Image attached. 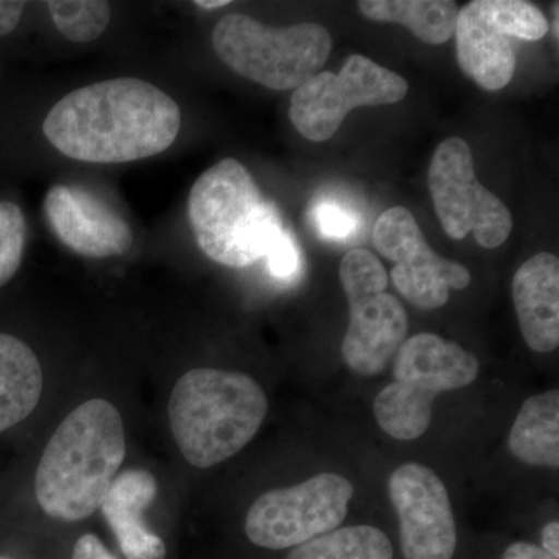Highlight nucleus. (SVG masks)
<instances>
[{"label": "nucleus", "mask_w": 559, "mask_h": 559, "mask_svg": "<svg viewBox=\"0 0 559 559\" xmlns=\"http://www.w3.org/2000/svg\"><path fill=\"white\" fill-rule=\"evenodd\" d=\"M180 109L148 81H98L62 97L43 123L51 146L73 160L127 164L157 156L178 139Z\"/></svg>", "instance_id": "nucleus-1"}, {"label": "nucleus", "mask_w": 559, "mask_h": 559, "mask_svg": "<svg viewBox=\"0 0 559 559\" xmlns=\"http://www.w3.org/2000/svg\"><path fill=\"white\" fill-rule=\"evenodd\" d=\"M127 455L123 418L106 400L80 404L43 452L35 491L47 516L79 522L100 509Z\"/></svg>", "instance_id": "nucleus-2"}, {"label": "nucleus", "mask_w": 559, "mask_h": 559, "mask_svg": "<svg viewBox=\"0 0 559 559\" xmlns=\"http://www.w3.org/2000/svg\"><path fill=\"white\" fill-rule=\"evenodd\" d=\"M266 415V393L240 371H187L168 401L173 439L197 468H212L237 455L257 436Z\"/></svg>", "instance_id": "nucleus-3"}, {"label": "nucleus", "mask_w": 559, "mask_h": 559, "mask_svg": "<svg viewBox=\"0 0 559 559\" xmlns=\"http://www.w3.org/2000/svg\"><path fill=\"white\" fill-rule=\"evenodd\" d=\"M189 221L202 252L234 270L266 259L285 230L277 205L263 197L248 168L231 157L202 173L191 187Z\"/></svg>", "instance_id": "nucleus-4"}, {"label": "nucleus", "mask_w": 559, "mask_h": 559, "mask_svg": "<svg viewBox=\"0 0 559 559\" xmlns=\"http://www.w3.org/2000/svg\"><path fill=\"white\" fill-rule=\"evenodd\" d=\"M479 367L476 356L457 342L433 333L415 334L396 352L395 381L374 400L378 425L393 439H419L429 429L433 400L440 393L473 384Z\"/></svg>", "instance_id": "nucleus-5"}, {"label": "nucleus", "mask_w": 559, "mask_h": 559, "mask_svg": "<svg viewBox=\"0 0 559 559\" xmlns=\"http://www.w3.org/2000/svg\"><path fill=\"white\" fill-rule=\"evenodd\" d=\"M213 50L227 68L272 91H296L329 60L333 39L323 25L267 27L246 14H227L213 28Z\"/></svg>", "instance_id": "nucleus-6"}, {"label": "nucleus", "mask_w": 559, "mask_h": 559, "mask_svg": "<svg viewBox=\"0 0 559 559\" xmlns=\"http://www.w3.org/2000/svg\"><path fill=\"white\" fill-rule=\"evenodd\" d=\"M340 277L349 304L342 358L356 374L374 377L406 341L407 312L396 297L385 293L388 271L370 250H349L342 259Z\"/></svg>", "instance_id": "nucleus-7"}, {"label": "nucleus", "mask_w": 559, "mask_h": 559, "mask_svg": "<svg viewBox=\"0 0 559 559\" xmlns=\"http://www.w3.org/2000/svg\"><path fill=\"white\" fill-rule=\"evenodd\" d=\"M550 31L543 11L524 0H474L459 11L460 69L485 91L509 86L516 72L513 39L539 40Z\"/></svg>", "instance_id": "nucleus-8"}, {"label": "nucleus", "mask_w": 559, "mask_h": 559, "mask_svg": "<svg viewBox=\"0 0 559 559\" xmlns=\"http://www.w3.org/2000/svg\"><path fill=\"white\" fill-rule=\"evenodd\" d=\"M355 496L341 474L322 473L296 487L264 492L246 516L250 543L270 550L289 549L340 528Z\"/></svg>", "instance_id": "nucleus-9"}, {"label": "nucleus", "mask_w": 559, "mask_h": 559, "mask_svg": "<svg viewBox=\"0 0 559 559\" xmlns=\"http://www.w3.org/2000/svg\"><path fill=\"white\" fill-rule=\"evenodd\" d=\"M428 186L441 227L452 240L474 234L484 249L499 248L509 240L513 216L477 179L465 140L451 138L437 146L429 164Z\"/></svg>", "instance_id": "nucleus-10"}, {"label": "nucleus", "mask_w": 559, "mask_h": 559, "mask_svg": "<svg viewBox=\"0 0 559 559\" xmlns=\"http://www.w3.org/2000/svg\"><path fill=\"white\" fill-rule=\"evenodd\" d=\"M407 91V81L399 73L355 53L345 61L340 75L319 72L294 91L290 123L305 139L325 142L353 109L393 105L403 100Z\"/></svg>", "instance_id": "nucleus-11"}, {"label": "nucleus", "mask_w": 559, "mask_h": 559, "mask_svg": "<svg viewBox=\"0 0 559 559\" xmlns=\"http://www.w3.org/2000/svg\"><path fill=\"white\" fill-rule=\"evenodd\" d=\"M373 242L382 257L395 263L390 277L414 307L437 310L448 304L451 289L469 286V271L433 252L406 207L399 205L382 213L374 224Z\"/></svg>", "instance_id": "nucleus-12"}, {"label": "nucleus", "mask_w": 559, "mask_h": 559, "mask_svg": "<svg viewBox=\"0 0 559 559\" xmlns=\"http://www.w3.org/2000/svg\"><path fill=\"white\" fill-rule=\"evenodd\" d=\"M389 495L400 521L404 559H452L457 527L450 492L436 471L406 463L393 471Z\"/></svg>", "instance_id": "nucleus-13"}, {"label": "nucleus", "mask_w": 559, "mask_h": 559, "mask_svg": "<svg viewBox=\"0 0 559 559\" xmlns=\"http://www.w3.org/2000/svg\"><path fill=\"white\" fill-rule=\"evenodd\" d=\"M44 213L58 240L79 255H123L134 241L127 221L81 187H51L44 200Z\"/></svg>", "instance_id": "nucleus-14"}, {"label": "nucleus", "mask_w": 559, "mask_h": 559, "mask_svg": "<svg viewBox=\"0 0 559 559\" xmlns=\"http://www.w3.org/2000/svg\"><path fill=\"white\" fill-rule=\"evenodd\" d=\"M156 496L157 480L150 471L128 469L116 476L102 500L103 516L127 559L167 558L164 540L143 521Z\"/></svg>", "instance_id": "nucleus-15"}, {"label": "nucleus", "mask_w": 559, "mask_h": 559, "mask_svg": "<svg viewBox=\"0 0 559 559\" xmlns=\"http://www.w3.org/2000/svg\"><path fill=\"white\" fill-rule=\"evenodd\" d=\"M514 310L522 336L533 352L550 353L559 345V260L549 252L525 261L513 278Z\"/></svg>", "instance_id": "nucleus-16"}, {"label": "nucleus", "mask_w": 559, "mask_h": 559, "mask_svg": "<svg viewBox=\"0 0 559 559\" xmlns=\"http://www.w3.org/2000/svg\"><path fill=\"white\" fill-rule=\"evenodd\" d=\"M43 393L38 356L24 341L0 333V432L24 421Z\"/></svg>", "instance_id": "nucleus-17"}, {"label": "nucleus", "mask_w": 559, "mask_h": 559, "mask_svg": "<svg viewBox=\"0 0 559 559\" xmlns=\"http://www.w3.org/2000/svg\"><path fill=\"white\" fill-rule=\"evenodd\" d=\"M509 450L525 465L558 468V390H549L525 401L511 426Z\"/></svg>", "instance_id": "nucleus-18"}, {"label": "nucleus", "mask_w": 559, "mask_h": 559, "mask_svg": "<svg viewBox=\"0 0 559 559\" xmlns=\"http://www.w3.org/2000/svg\"><path fill=\"white\" fill-rule=\"evenodd\" d=\"M367 20L401 24L430 46H441L454 36L459 5L452 0H360Z\"/></svg>", "instance_id": "nucleus-19"}, {"label": "nucleus", "mask_w": 559, "mask_h": 559, "mask_svg": "<svg viewBox=\"0 0 559 559\" xmlns=\"http://www.w3.org/2000/svg\"><path fill=\"white\" fill-rule=\"evenodd\" d=\"M288 559H393V547L382 530L355 525L294 547Z\"/></svg>", "instance_id": "nucleus-20"}, {"label": "nucleus", "mask_w": 559, "mask_h": 559, "mask_svg": "<svg viewBox=\"0 0 559 559\" xmlns=\"http://www.w3.org/2000/svg\"><path fill=\"white\" fill-rule=\"evenodd\" d=\"M55 27L72 43H91L108 28L110 5L102 0H50L47 2Z\"/></svg>", "instance_id": "nucleus-21"}, {"label": "nucleus", "mask_w": 559, "mask_h": 559, "mask_svg": "<svg viewBox=\"0 0 559 559\" xmlns=\"http://www.w3.org/2000/svg\"><path fill=\"white\" fill-rule=\"evenodd\" d=\"M27 240L24 213L13 202H0V286L20 271Z\"/></svg>", "instance_id": "nucleus-22"}, {"label": "nucleus", "mask_w": 559, "mask_h": 559, "mask_svg": "<svg viewBox=\"0 0 559 559\" xmlns=\"http://www.w3.org/2000/svg\"><path fill=\"white\" fill-rule=\"evenodd\" d=\"M312 219L320 234L333 240H344L356 230V216L336 202H319L312 209Z\"/></svg>", "instance_id": "nucleus-23"}, {"label": "nucleus", "mask_w": 559, "mask_h": 559, "mask_svg": "<svg viewBox=\"0 0 559 559\" xmlns=\"http://www.w3.org/2000/svg\"><path fill=\"white\" fill-rule=\"evenodd\" d=\"M267 267L275 278L289 280L300 270V253L288 230H283L266 255Z\"/></svg>", "instance_id": "nucleus-24"}, {"label": "nucleus", "mask_w": 559, "mask_h": 559, "mask_svg": "<svg viewBox=\"0 0 559 559\" xmlns=\"http://www.w3.org/2000/svg\"><path fill=\"white\" fill-rule=\"evenodd\" d=\"M72 559H117L102 543L98 536L87 533L81 536L73 547Z\"/></svg>", "instance_id": "nucleus-25"}, {"label": "nucleus", "mask_w": 559, "mask_h": 559, "mask_svg": "<svg viewBox=\"0 0 559 559\" xmlns=\"http://www.w3.org/2000/svg\"><path fill=\"white\" fill-rule=\"evenodd\" d=\"M25 2L0 0V36L9 35L20 24Z\"/></svg>", "instance_id": "nucleus-26"}, {"label": "nucleus", "mask_w": 559, "mask_h": 559, "mask_svg": "<svg viewBox=\"0 0 559 559\" xmlns=\"http://www.w3.org/2000/svg\"><path fill=\"white\" fill-rule=\"evenodd\" d=\"M500 559H557L532 543H514L503 551Z\"/></svg>", "instance_id": "nucleus-27"}, {"label": "nucleus", "mask_w": 559, "mask_h": 559, "mask_svg": "<svg viewBox=\"0 0 559 559\" xmlns=\"http://www.w3.org/2000/svg\"><path fill=\"white\" fill-rule=\"evenodd\" d=\"M540 540H543V549L550 557L559 559V522L551 521L540 533Z\"/></svg>", "instance_id": "nucleus-28"}, {"label": "nucleus", "mask_w": 559, "mask_h": 559, "mask_svg": "<svg viewBox=\"0 0 559 559\" xmlns=\"http://www.w3.org/2000/svg\"><path fill=\"white\" fill-rule=\"evenodd\" d=\"M194 5L207 10L223 9V7L230 5V0H198Z\"/></svg>", "instance_id": "nucleus-29"}, {"label": "nucleus", "mask_w": 559, "mask_h": 559, "mask_svg": "<svg viewBox=\"0 0 559 559\" xmlns=\"http://www.w3.org/2000/svg\"><path fill=\"white\" fill-rule=\"evenodd\" d=\"M558 3H555V7H554V13H555V17H554V35H555V38H559V33H558V21H559V17H558Z\"/></svg>", "instance_id": "nucleus-30"}, {"label": "nucleus", "mask_w": 559, "mask_h": 559, "mask_svg": "<svg viewBox=\"0 0 559 559\" xmlns=\"http://www.w3.org/2000/svg\"><path fill=\"white\" fill-rule=\"evenodd\" d=\"M0 559H10L9 557H0Z\"/></svg>", "instance_id": "nucleus-31"}]
</instances>
